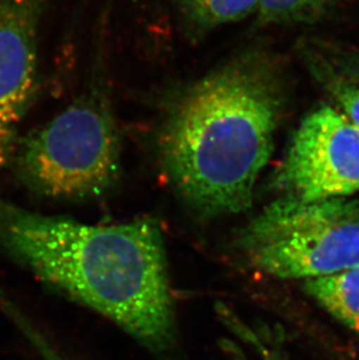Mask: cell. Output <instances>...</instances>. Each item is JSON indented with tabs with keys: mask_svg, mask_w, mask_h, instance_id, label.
<instances>
[{
	"mask_svg": "<svg viewBox=\"0 0 359 360\" xmlns=\"http://www.w3.org/2000/svg\"><path fill=\"white\" fill-rule=\"evenodd\" d=\"M248 260L280 279H314L359 265V202L285 198L241 232Z\"/></svg>",
	"mask_w": 359,
	"mask_h": 360,
	"instance_id": "obj_4",
	"label": "cell"
},
{
	"mask_svg": "<svg viewBox=\"0 0 359 360\" xmlns=\"http://www.w3.org/2000/svg\"><path fill=\"white\" fill-rule=\"evenodd\" d=\"M13 324L27 338L42 360H67L26 314H19L15 316Z\"/></svg>",
	"mask_w": 359,
	"mask_h": 360,
	"instance_id": "obj_10",
	"label": "cell"
},
{
	"mask_svg": "<svg viewBox=\"0 0 359 360\" xmlns=\"http://www.w3.org/2000/svg\"><path fill=\"white\" fill-rule=\"evenodd\" d=\"M328 3L329 0H259L258 20L263 25L310 21L322 13Z\"/></svg>",
	"mask_w": 359,
	"mask_h": 360,
	"instance_id": "obj_9",
	"label": "cell"
},
{
	"mask_svg": "<svg viewBox=\"0 0 359 360\" xmlns=\"http://www.w3.org/2000/svg\"><path fill=\"white\" fill-rule=\"evenodd\" d=\"M355 329L358 330L359 331V320L357 321L356 324H355Z\"/></svg>",
	"mask_w": 359,
	"mask_h": 360,
	"instance_id": "obj_12",
	"label": "cell"
},
{
	"mask_svg": "<svg viewBox=\"0 0 359 360\" xmlns=\"http://www.w3.org/2000/svg\"><path fill=\"white\" fill-rule=\"evenodd\" d=\"M0 252L156 352L174 340L163 230L152 219L92 225L0 196Z\"/></svg>",
	"mask_w": 359,
	"mask_h": 360,
	"instance_id": "obj_1",
	"label": "cell"
},
{
	"mask_svg": "<svg viewBox=\"0 0 359 360\" xmlns=\"http://www.w3.org/2000/svg\"><path fill=\"white\" fill-rule=\"evenodd\" d=\"M49 0H0V168L10 166L40 84L39 37Z\"/></svg>",
	"mask_w": 359,
	"mask_h": 360,
	"instance_id": "obj_6",
	"label": "cell"
},
{
	"mask_svg": "<svg viewBox=\"0 0 359 360\" xmlns=\"http://www.w3.org/2000/svg\"><path fill=\"white\" fill-rule=\"evenodd\" d=\"M41 198L85 200L106 194L122 169L120 140L106 94L84 92L18 141L10 166Z\"/></svg>",
	"mask_w": 359,
	"mask_h": 360,
	"instance_id": "obj_3",
	"label": "cell"
},
{
	"mask_svg": "<svg viewBox=\"0 0 359 360\" xmlns=\"http://www.w3.org/2000/svg\"><path fill=\"white\" fill-rule=\"evenodd\" d=\"M286 196L344 198L359 191V129L342 112L323 106L298 126L280 173Z\"/></svg>",
	"mask_w": 359,
	"mask_h": 360,
	"instance_id": "obj_5",
	"label": "cell"
},
{
	"mask_svg": "<svg viewBox=\"0 0 359 360\" xmlns=\"http://www.w3.org/2000/svg\"><path fill=\"white\" fill-rule=\"evenodd\" d=\"M280 111L275 72L254 49L179 92L161 122L158 153L181 198L208 217L250 209Z\"/></svg>",
	"mask_w": 359,
	"mask_h": 360,
	"instance_id": "obj_2",
	"label": "cell"
},
{
	"mask_svg": "<svg viewBox=\"0 0 359 360\" xmlns=\"http://www.w3.org/2000/svg\"><path fill=\"white\" fill-rule=\"evenodd\" d=\"M335 94L343 115L359 129V85H339Z\"/></svg>",
	"mask_w": 359,
	"mask_h": 360,
	"instance_id": "obj_11",
	"label": "cell"
},
{
	"mask_svg": "<svg viewBox=\"0 0 359 360\" xmlns=\"http://www.w3.org/2000/svg\"><path fill=\"white\" fill-rule=\"evenodd\" d=\"M306 289L339 320L355 326L359 320V265L306 281Z\"/></svg>",
	"mask_w": 359,
	"mask_h": 360,
	"instance_id": "obj_8",
	"label": "cell"
},
{
	"mask_svg": "<svg viewBox=\"0 0 359 360\" xmlns=\"http://www.w3.org/2000/svg\"><path fill=\"white\" fill-rule=\"evenodd\" d=\"M175 5L183 26L201 37L257 14L259 0H175Z\"/></svg>",
	"mask_w": 359,
	"mask_h": 360,
	"instance_id": "obj_7",
	"label": "cell"
}]
</instances>
